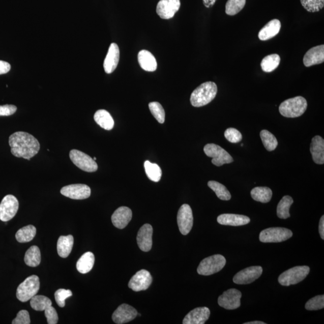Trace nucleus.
<instances>
[{
    "instance_id": "4c0bfd02",
    "label": "nucleus",
    "mask_w": 324,
    "mask_h": 324,
    "mask_svg": "<svg viewBox=\"0 0 324 324\" xmlns=\"http://www.w3.org/2000/svg\"><path fill=\"white\" fill-rule=\"evenodd\" d=\"M263 145L269 152L274 151L278 145V142L275 136L267 130H263L260 133Z\"/></svg>"
},
{
    "instance_id": "8fccbe9b",
    "label": "nucleus",
    "mask_w": 324,
    "mask_h": 324,
    "mask_svg": "<svg viewBox=\"0 0 324 324\" xmlns=\"http://www.w3.org/2000/svg\"><path fill=\"white\" fill-rule=\"evenodd\" d=\"M319 232L320 233V236L321 237L322 240L324 239V216L321 217V218L320 219L319 225Z\"/></svg>"
},
{
    "instance_id": "9b49d317",
    "label": "nucleus",
    "mask_w": 324,
    "mask_h": 324,
    "mask_svg": "<svg viewBox=\"0 0 324 324\" xmlns=\"http://www.w3.org/2000/svg\"><path fill=\"white\" fill-rule=\"evenodd\" d=\"M177 223L180 232L183 235H188L193 225V217L191 207L188 204H183L180 207L177 215Z\"/></svg>"
},
{
    "instance_id": "5701e85b",
    "label": "nucleus",
    "mask_w": 324,
    "mask_h": 324,
    "mask_svg": "<svg viewBox=\"0 0 324 324\" xmlns=\"http://www.w3.org/2000/svg\"><path fill=\"white\" fill-rule=\"evenodd\" d=\"M217 220L220 225L233 226L245 225L250 222L249 217L235 214H223Z\"/></svg>"
},
{
    "instance_id": "3c124183",
    "label": "nucleus",
    "mask_w": 324,
    "mask_h": 324,
    "mask_svg": "<svg viewBox=\"0 0 324 324\" xmlns=\"http://www.w3.org/2000/svg\"><path fill=\"white\" fill-rule=\"evenodd\" d=\"M216 0H203V5L207 8H211L215 4Z\"/></svg>"
},
{
    "instance_id": "09e8293b",
    "label": "nucleus",
    "mask_w": 324,
    "mask_h": 324,
    "mask_svg": "<svg viewBox=\"0 0 324 324\" xmlns=\"http://www.w3.org/2000/svg\"><path fill=\"white\" fill-rule=\"evenodd\" d=\"M11 66L9 63L0 60V75L6 74L11 70Z\"/></svg>"
},
{
    "instance_id": "c03bdc74",
    "label": "nucleus",
    "mask_w": 324,
    "mask_h": 324,
    "mask_svg": "<svg viewBox=\"0 0 324 324\" xmlns=\"http://www.w3.org/2000/svg\"><path fill=\"white\" fill-rule=\"evenodd\" d=\"M225 138L230 143H236L242 141V133L234 128H228L225 132Z\"/></svg>"
},
{
    "instance_id": "ddd939ff",
    "label": "nucleus",
    "mask_w": 324,
    "mask_h": 324,
    "mask_svg": "<svg viewBox=\"0 0 324 324\" xmlns=\"http://www.w3.org/2000/svg\"><path fill=\"white\" fill-rule=\"evenodd\" d=\"M60 192L68 198L82 200L89 198L91 195V189L87 185L83 184H75L63 187Z\"/></svg>"
},
{
    "instance_id": "bb28decb",
    "label": "nucleus",
    "mask_w": 324,
    "mask_h": 324,
    "mask_svg": "<svg viewBox=\"0 0 324 324\" xmlns=\"http://www.w3.org/2000/svg\"><path fill=\"white\" fill-rule=\"evenodd\" d=\"M73 243L74 239L72 235L60 236L56 246L58 255L63 258H68L72 252Z\"/></svg>"
},
{
    "instance_id": "a18cd8bd",
    "label": "nucleus",
    "mask_w": 324,
    "mask_h": 324,
    "mask_svg": "<svg viewBox=\"0 0 324 324\" xmlns=\"http://www.w3.org/2000/svg\"><path fill=\"white\" fill-rule=\"evenodd\" d=\"M45 315L48 324H56L58 320L57 312L54 307L49 306L45 310Z\"/></svg>"
},
{
    "instance_id": "7ed1b4c3",
    "label": "nucleus",
    "mask_w": 324,
    "mask_h": 324,
    "mask_svg": "<svg viewBox=\"0 0 324 324\" xmlns=\"http://www.w3.org/2000/svg\"><path fill=\"white\" fill-rule=\"evenodd\" d=\"M307 102L302 96L287 99L280 104V114L287 118H297L302 116L306 111Z\"/></svg>"
},
{
    "instance_id": "f8f14e48",
    "label": "nucleus",
    "mask_w": 324,
    "mask_h": 324,
    "mask_svg": "<svg viewBox=\"0 0 324 324\" xmlns=\"http://www.w3.org/2000/svg\"><path fill=\"white\" fill-rule=\"evenodd\" d=\"M242 293L238 289H230L223 292L218 299L220 307L227 310L238 309L241 306Z\"/></svg>"
},
{
    "instance_id": "37998d69",
    "label": "nucleus",
    "mask_w": 324,
    "mask_h": 324,
    "mask_svg": "<svg viewBox=\"0 0 324 324\" xmlns=\"http://www.w3.org/2000/svg\"><path fill=\"white\" fill-rule=\"evenodd\" d=\"M54 296L58 306L64 307L66 305V300L72 296V292L69 289H60L56 290Z\"/></svg>"
},
{
    "instance_id": "1a4fd4ad",
    "label": "nucleus",
    "mask_w": 324,
    "mask_h": 324,
    "mask_svg": "<svg viewBox=\"0 0 324 324\" xmlns=\"http://www.w3.org/2000/svg\"><path fill=\"white\" fill-rule=\"evenodd\" d=\"M69 157L73 164L83 171L93 172H96L98 169V165L95 160L79 150H71L69 153Z\"/></svg>"
},
{
    "instance_id": "c756f323",
    "label": "nucleus",
    "mask_w": 324,
    "mask_h": 324,
    "mask_svg": "<svg viewBox=\"0 0 324 324\" xmlns=\"http://www.w3.org/2000/svg\"><path fill=\"white\" fill-rule=\"evenodd\" d=\"M250 194L256 201L267 203L271 200L273 192L271 189L267 187H256L252 190Z\"/></svg>"
},
{
    "instance_id": "dca6fc26",
    "label": "nucleus",
    "mask_w": 324,
    "mask_h": 324,
    "mask_svg": "<svg viewBox=\"0 0 324 324\" xmlns=\"http://www.w3.org/2000/svg\"><path fill=\"white\" fill-rule=\"evenodd\" d=\"M180 6V0H160L157 5L156 12L162 19H169L179 11Z\"/></svg>"
},
{
    "instance_id": "49530a36",
    "label": "nucleus",
    "mask_w": 324,
    "mask_h": 324,
    "mask_svg": "<svg viewBox=\"0 0 324 324\" xmlns=\"http://www.w3.org/2000/svg\"><path fill=\"white\" fill-rule=\"evenodd\" d=\"M31 323L28 311L22 310L17 314L16 318L13 320V324H30Z\"/></svg>"
},
{
    "instance_id": "f3484780",
    "label": "nucleus",
    "mask_w": 324,
    "mask_h": 324,
    "mask_svg": "<svg viewBox=\"0 0 324 324\" xmlns=\"http://www.w3.org/2000/svg\"><path fill=\"white\" fill-rule=\"evenodd\" d=\"M138 315L137 310L131 306L123 304L113 312L112 318L115 323L123 324L132 321Z\"/></svg>"
},
{
    "instance_id": "f03ea898",
    "label": "nucleus",
    "mask_w": 324,
    "mask_h": 324,
    "mask_svg": "<svg viewBox=\"0 0 324 324\" xmlns=\"http://www.w3.org/2000/svg\"><path fill=\"white\" fill-rule=\"evenodd\" d=\"M218 93V86L213 82L202 83L197 87L190 96V103L193 106L201 107L211 102L216 98Z\"/></svg>"
},
{
    "instance_id": "58836bf2",
    "label": "nucleus",
    "mask_w": 324,
    "mask_h": 324,
    "mask_svg": "<svg viewBox=\"0 0 324 324\" xmlns=\"http://www.w3.org/2000/svg\"><path fill=\"white\" fill-rule=\"evenodd\" d=\"M246 0H228L225 6L227 15L233 16L239 13L244 8Z\"/></svg>"
},
{
    "instance_id": "cd10ccee",
    "label": "nucleus",
    "mask_w": 324,
    "mask_h": 324,
    "mask_svg": "<svg viewBox=\"0 0 324 324\" xmlns=\"http://www.w3.org/2000/svg\"><path fill=\"white\" fill-rule=\"evenodd\" d=\"M95 121L102 128L111 130L114 126V121L110 113L105 109L98 110L94 115Z\"/></svg>"
},
{
    "instance_id": "603ef678",
    "label": "nucleus",
    "mask_w": 324,
    "mask_h": 324,
    "mask_svg": "<svg viewBox=\"0 0 324 324\" xmlns=\"http://www.w3.org/2000/svg\"><path fill=\"white\" fill-rule=\"evenodd\" d=\"M244 323L245 324H266V323L261 322V321H252V322H246Z\"/></svg>"
},
{
    "instance_id": "c85d7f7f",
    "label": "nucleus",
    "mask_w": 324,
    "mask_h": 324,
    "mask_svg": "<svg viewBox=\"0 0 324 324\" xmlns=\"http://www.w3.org/2000/svg\"><path fill=\"white\" fill-rule=\"evenodd\" d=\"M95 258L92 252H86L79 259L76 263V269L82 274L88 273L94 266Z\"/></svg>"
},
{
    "instance_id": "6ab92c4d",
    "label": "nucleus",
    "mask_w": 324,
    "mask_h": 324,
    "mask_svg": "<svg viewBox=\"0 0 324 324\" xmlns=\"http://www.w3.org/2000/svg\"><path fill=\"white\" fill-rule=\"evenodd\" d=\"M210 310L208 307H197L190 311L183 320V324H203L209 319Z\"/></svg>"
},
{
    "instance_id": "a878e982",
    "label": "nucleus",
    "mask_w": 324,
    "mask_h": 324,
    "mask_svg": "<svg viewBox=\"0 0 324 324\" xmlns=\"http://www.w3.org/2000/svg\"><path fill=\"white\" fill-rule=\"evenodd\" d=\"M141 68L148 72H155L158 68L156 60L152 53L146 50H141L138 55Z\"/></svg>"
},
{
    "instance_id": "f257e3e1",
    "label": "nucleus",
    "mask_w": 324,
    "mask_h": 324,
    "mask_svg": "<svg viewBox=\"0 0 324 324\" xmlns=\"http://www.w3.org/2000/svg\"><path fill=\"white\" fill-rule=\"evenodd\" d=\"M9 143L13 156L28 160L36 156L41 148L38 140L24 132L13 133L9 137Z\"/></svg>"
},
{
    "instance_id": "412c9836",
    "label": "nucleus",
    "mask_w": 324,
    "mask_h": 324,
    "mask_svg": "<svg viewBox=\"0 0 324 324\" xmlns=\"http://www.w3.org/2000/svg\"><path fill=\"white\" fill-rule=\"evenodd\" d=\"M120 60V49L119 46L115 43H111L109 46L108 53H107L103 63V68L108 74L112 73L117 67Z\"/></svg>"
},
{
    "instance_id": "393cba45",
    "label": "nucleus",
    "mask_w": 324,
    "mask_h": 324,
    "mask_svg": "<svg viewBox=\"0 0 324 324\" xmlns=\"http://www.w3.org/2000/svg\"><path fill=\"white\" fill-rule=\"evenodd\" d=\"M281 28V23L278 19H273L260 30L258 38L262 41H268L275 37Z\"/></svg>"
},
{
    "instance_id": "f704fd0d",
    "label": "nucleus",
    "mask_w": 324,
    "mask_h": 324,
    "mask_svg": "<svg viewBox=\"0 0 324 324\" xmlns=\"http://www.w3.org/2000/svg\"><path fill=\"white\" fill-rule=\"evenodd\" d=\"M144 168L146 175L154 182H159L161 179L162 172L158 165L152 163L148 160L144 163Z\"/></svg>"
},
{
    "instance_id": "6e6552de",
    "label": "nucleus",
    "mask_w": 324,
    "mask_h": 324,
    "mask_svg": "<svg viewBox=\"0 0 324 324\" xmlns=\"http://www.w3.org/2000/svg\"><path fill=\"white\" fill-rule=\"evenodd\" d=\"M291 230L285 228H270L262 230L259 234V240L262 243H280L291 238Z\"/></svg>"
},
{
    "instance_id": "c9c22d12",
    "label": "nucleus",
    "mask_w": 324,
    "mask_h": 324,
    "mask_svg": "<svg viewBox=\"0 0 324 324\" xmlns=\"http://www.w3.org/2000/svg\"><path fill=\"white\" fill-rule=\"evenodd\" d=\"M208 186L215 192L220 199L229 200L231 199V195L229 190L222 184L216 181H210L208 183Z\"/></svg>"
},
{
    "instance_id": "9d476101",
    "label": "nucleus",
    "mask_w": 324,
    "mask_h": 324,
    "mask_svg": "<svg viewBox=\"0 0 324 324\" xmlns=\"http://www.w3.org/2000/svg\"><path fill=\"white\" fill-rule=\"evenodd\" d=\"M18 209L17 198L12 195H6L0 203V220L5 222L9 221L14 218Z\"/></svg>"
},
{
    "instance_id": "ea45409f",
    "label": "nucleus",
    "mask_w": 324,
    "mask_h": 324,
    "mask_svg": "<svg viewBox=\"0 0 324 324\" xmlns=\"http://www.w3.org/2000/svg\"><path fill=\"white\" fill-rule=\"evenodd\" d=\"M149 109L157 121L163 124L165 120V112L160 103L153 102L149 103Z\"/></svg>"
},
{
    "instance_id": "7c9ffc66",
    "label": "nucleus",
    "mask_w": 324,
    "mask_h": 324,
    "mask_svg": "<svg viewBox=\"0 0 324 324\" xmlns=\"http://www.w3.org/2000/svg\"><path fill=\"white\" fill-rule=\"evenodd\" d=\"M25 262L29 267H38L41 262V251L38 246H33L26 252Z\"/></svg>"
},
{
    "instance_id": "de8ad7c7",
    "label": "nucleus",
    "mask_w": 324,
    "mask_h": 324,
    "mask_svg": "<svg viewBox=\"0 0 324 324\" xmlns=\"http://www.w3.org/2000/svg\"><path fill=\"white\" fill-rule=\"evenodd\" d=\"M17 108L15 105H6L0 106V116H10L16 112Z\"/></svg>"
},
{
    "instance_id": "72a5a7b5",
    "label": "nucleus",
    "mask_w": 324,
    "mask_h": 324,
    "mask_svg": "<svg viewBox=\"0 0 324 324\" xmlns=\"http://www.w3.org/2000/svg\"><path fill=\"white\" fill-rule=\"evenodd\" d=\"M280 57L279 55L272 54L267 55L262 60L260 66L262 71L265 72H272L279 66Z\"/></svg>"
},
{
    "instance_id": "4be33fe9",
    "label": "nucleus",
    "mask_w": 324,
    "mask_h": 324,
    "mask_svg": "<svg viewBox=\"0 0 324 324\" xmlns=\"http://www.w3.org/2000/svg\"><path fill=\"white\" fill-rule=\"evenodd\" d=\"M324 62V45L315 46L306 53L303 58L306 67L321 64Z\"/></svg>"
},
{
    "instance_id": "a19ab883",
    "label": "nucleus",
    "mask_w": 324,
    "mask_h": 324,
    "mask_svg": "<svg viewBox=\"0 0 324 324\" xmlns=\"http://www.w3.org/2000/svg\"><path fill=\"white\" fill-rule=\"evenodd\" d=\"M303 8L309 12H317L323 8L324 0H301Z\"/></svg>"
},
{
    "instance_id": "473e14b6",
    "label": "nucleus",
    "mask_w": 324,
    "mask_h": 324,
    "mask_svg": "<svg viewBox=\"0 0 324 324\" xmlns=\"http://www.w3.org/2000/svg\"><path fill=\"white\" fill-rule=\"evenodd\" d=\"M293 202V200L292 197L288 195L283 197L277 208V215L279 218L286 219L289 218V209Z\"/></svg>"
},
{
    "instance_id": "0eeeda50",
    "label": "nucleus",
    "mask_w": 324,
    "mask_h": 324,
    "mask_svg": "<svg viewBox=\"0 0 324 324\" xmlns=\"http://www.w3.org/2000/svg\"><path fill=\"white\" fill-rule=\"evenodd\" d=\"M203 151L207 156L212 158L213 164L217 166H221L233 162L232 156L225 150L215 143L207 144L203 148Z\"/></svg>"
},
{
    "instance_id": "b1692460",
    "label": "nucleus",
    "mask_w": 324,
    "mask_h": 324,
    "mask_svg": "<svg viewBox=\"0 0 324 324\" xmlns=\"http://www.w3.org/2000/svg\"><path fill=\"white\" fill-rule=\"evenodd\" d=\"M310 153L314 162L318 165L324 163V140L320 136L313 137L310 144Z\"/></svg>"
},
{
    "instance_id": "2eb2a0df",
    "label": "nucleus",
    "mask_w": 324,
    "mask_h": 324,
    "mask_svg": "<svg viewBox=\"0 0 324 324\" xmlns=\"http://www.w3.org/2000/svg\"><path fill=\"white\" fill-rule=\"evenodd\" d=\"M152 281V276L150 272L145 270H141L132 277L128 286L133 291L139 292L148 289Z\"/></svg>"
},
{
    "instance_id": "864d4df0",
    "label": "nucleus",
    "mask_w": 324,
    "mask_h": 324,
    "mask_svg": "<svg viewBox=\"0 0 324 324\" xmlns=\"http://www.w3.org/2000/svg\"><path fill=\"white\" fill-rule=\"evenodd\" d=\"M96 159H97L96 158H94V159H93V160H95V161H96Z\"/></svg>"
},
{
    "instance_id": "e433bc0d",
    "label": "nucleus",
    "mask_w": 324,
    "mask_h": 324,
    "mask_svg": "<svg viewBox=\"0 0 324 324\" xmlns=\"http://www.w3.org/2000/svg\"><path fill=\"white\" fill-rule=\"evenodd\" d=\"M30 305L36 311H45L46 308L52 306V302L47 297L36 295L31 299Z\"/></svg>"
},
{
    "instance_id": "4468645a",
    "label": "nucleus",
    "mask_w": 324,
    "mask_h": 324,
    "mask_svg": "<svg viewBox=\"0 0 324 324\" xmlns=\"http://www.w3.org/2000/svg\"><path fill=\"white\" fill-rule=\"evenodd\" d=\"M263 269L260 266L248 267L237 273L233 278V282L238 285H247L253 282L261 276Z\"/></svg>"
},
{
    "instance_id": "20e7f679",
    "label": "nucleus",
    "mask_w": 324,
    "mask_h": 324,
    "mask_svg": "<svg viewBox=\"0 0 324 324\" xmlns=\"http://www.w3.org/2000/svg\"><path fill=\"white\" fill-rule=\"evenodd\" d=\"M40 289L39 277L32 275L26 278L18 287L16 297L20 302L25 303L37 294Z\"/></svg>"
},
{
    "instance_id": "a211bd4d",
    "label": "nucleus",
    "mask_w": 324,
    "mask_h": 324,
    "mask_svg": "<svg viewBox=\"0 0 324 324\" xmlns=\"http://www.w3.org/2000/svg\"><path fill=\"white\" fill-rule=\"evenodd\" d=\"M153 232V227L150 224L143 225L139 230L137 235V243L142 251L149 252L152 249Z\"/></svg>"
},
{
    "instance_id": "79ce46f5",
    "label": "nucleus",
    "mask_w": 324,
    "mask_h": 324,
    "mask_svg": "<svg viewBox=\"0 0 324 324\" xmlns=\"http://www.w3.org/2000/svg\"><path fill=\"white\" fill-rule=\"evenodd\" d=\"M324 307V296H318L310 299L306 304L307 310H318Z\"/></svg>"
},
{
    "instance_id": "aec40b11",
    "label": "nucleus",
    "mask_w": 324,
    "mask_h": 324,
    "mask_svg": "<svg viewBox=\"0 0 324 324\" xmlns=\"http://www.w3.org/2000/svg\"><path fill=\"white\" fill-rule=\"evenodd\" d=\"M132 218V212L128 207H120L111 217L113 226L120 229H124Z\"/></svg>"
},
{
    "instance_id": "423d86ee",
    "label": "nucleus",
    "mask_w": 324,
    "mask_h": 324,
    "mask_svg": "<svg viewBox=\"0 0 324 324\" xmlns=\"http://www.w3.org/2000/svg\"><path fill=\"white\" fill-rule=\"evenodd\" d=\"M226 260L221 255H215L203 259L197 269L200 275L210 276L218 273L226 265Z\"/></svg>"
},
{
    "instance_id": "39448f33",
    "label": "nucleus",
    "mask_w": 324,
    "mask_h": 324,
    "mask_svg": "<svg viewBox=\"0 0 324 324\" xmlns=\"http://www.w3.org/2000/svg\"><path fill=\"white\" fill-rule=\"evenodd\" d=\"M310 272L308 266H297L286 270L280 275L279 283L284 286L296 285L306 278Z\"/></svg>"
},
{
    "instance_id": "2f4dec72",
    "label": "nucleus",
    "mask_w": 324,
    "mask_h": 324,
    "mask_svg": "<svg viewBox=\"0 0 324 324\" xmlns=\"http://www.w3.org/2000/svg\"><path fill=\"white\" fill-rule=\"evenodd\" d=\"M35 226L30 225L23 227L16 233V239L19 243H24L31 242L36 235Z\"/></svg>"
}]
</instances>
